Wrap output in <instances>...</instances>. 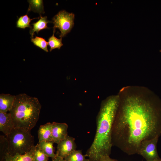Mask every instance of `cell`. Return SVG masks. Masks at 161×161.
<instances>
[{
	"mask_svg": "<svg viewBox=\"0 0 161 161\" xmlns=\"http://www.w3.org/2000/svg\"><path fill=\"white\" fill-rule=\"evenodd\" d=\"M118 95L112 146L129 155L137 154L143 141L161 135V100L150 90L140 87H124Z\"/></svg>",
	"mask_w": 161,
	"mask_h": 161,
	"instance_id": "cell-1",
	"label": "cell"
},
{
	"mask_svg": "<svg viewBox=\"0 0 161 161\" xmlns=\"http://www.w3.org/2000/svg\"><path fill=\"white\" fill-rule=\"evenodd\" d=\"M120 102L118 95L103 100L96 117V130L93 141L85 156L89 161H100L102 157L110 156L112 146V127Z\"/></svg>",
	"mask_w": 161,
	"mask_h": 161,
	"instance_id": "cell-2",
	"label": "cell"
},
{
	"mask_svg": "<svg viewBox=\"0 0 161 161\" xmlns=\"http://www.w3.org/2000/svg\"><path fill=\"white\" fill-rule=\"evenodd\" d=\"M41 107L36 97L25 93L16 95L13 105L9 111L14 128H21L30 131L38 120Z\"/></svg>",
	"mask_w": 161,
	"mask_h": 161,
	"instance_id": "cell-3",
	"label": "cell"
},
{
	"mask_svg": "<svg viewBox=\"0 0 161 161\" xmlns=\"http://www.w3.org/2000/svg\"><path fill=\"white\" fill-rule=\"evenodd\" d=\"M6 138L8 153L12 156L25 154L34 145L30 131L23 128H14Z\"/></svg>",
	"mask_w": 161,
	"mask_h": 161,
	"instance_id": "cell-4",
	"label": "cell"
},
{
	"mask_svg": "<svg viewBox=\"0 0 161 161\" xmlns=\"http://www.w3.org/2000/svg\"><path fill=\"white\" fill-rule=\"evenodd\" d=\"M75 17L74 13L64 10L59 12L53 17L52 21L54 25L53 29H59L61 32L60 38H62L70 32L74 25Z\"/></svg>",
	"mask_w": 161,
	"mask_h": 161,
	"instance_id": "cell-5",
	"label": "cell"
},
{
	"mask_svg": "<svg viewBox=\"0 0 161 161\" xmlns=\"http://www.w3.org/2000/svg\"><path fill=\"white\" fill-rule=\"evenodd\" d=\"M159 137L143 141L137 154L141 155L146 161H157L161 160L157 150Z\"/></svg>",
	"mask_w": 161,
	"mask_h": 161,
	"instance_id": "cell-6",
	"label": "cell"
},
{
	"mask_svg": "<svg viewBox=\"0 0 161 161\" xmlns=\"http://www.w3.org/2000/svg\"><path fill=\"white\" fill-rule=\"evenodd\" d=\"M75 138L68 135L58 144L56 155L64 159L76 150Z\"/></svg>",
	"mask_w": 161,
	"mask_h": 161,
	"instance_id": "cell-7",
	"label": "cell"
},
{
	"mask_svg": "<svg viewBox=\"0 0 161 161\" xmlns=\"http://www.w3.org/2000/svg\"><path fill=\"white\" fill-rule=\"evenodd\" d=\"M68 127L66 123L53 122L52 128V141L58 144L65 139L68 135Z\"/></svg>",
	"mask_w": 161,
	"mask_h": 161,
	"instance_id": "cell-8",
	"label": "cell"
},
{
	"mask_svg": "<svg viewBox=\"0 0 161 161\" xmlns=\"http://www.w3.org/2000/svg\"><path fill=\"white\" fill-rule=\"evenodd\" d=\"M14 128L13 119L10 113L0 112V131L6 136Z\"/></svg>",
	"mask_w": 161,
	"mask_h": 161,
	"instance_id": "cell-9",
	"label": "cell"
},
{
	"mask_svg": "<svg viewBox=\"0 0 161 161\" xmlns=\"http://www.w3.org/2000/svg\"><path fill=\"white\" fill-rule=\"evenodd\" d=\"M35 148L34 145L30 151L23 155L16 154L14 156L8 153L0 157V161H34L33 153Z\"/></svg>",
	"mask_w": 161,
	"mask_h": 161,
	"instance_id": "cell-10",
	"label": "cell"
},
{
	"mask_svg": "<svg viewBox=\"0 0 161 161\" xmlns=\"http://www.w3.org/2000/svg\"><path fill=\"white\" fill-rule=\"evenodd\" d=\"M16 97L9 94L0 95V112L7 113L11 109Z\"/></svg>",
	"mask_w": 161,
	"mask_h": 161,
	"instance_id": "cell-11",
	"label": "cell"
},
{
	"mask_svg": "<svg viewBox=\"0 0 161 161\" xmlns=\"http://www.w3.org/2000/svg\"><path fill=\"white\" fill-rule=\"evenodd\" d=\"M52 123H47L40 126L38 131L39 142L43 141H52Z\"/></svg>",
	"mask_w": 161,
	"mask_h": 161,
	"instance_id": "cell-12",
	"label": "cell"
},
{
	"mask_svg": "<svg viewBox=\"0 0 161 161\" xmlns=\"http://www.w3.org/2000/svg\"><path fill=\"white\" fill-rule=\"evenodd\" d=\"M51 22L47 19V16L42 17L40 15V19L37 22L32 24L33 26L30 28V30L31 38H33L34 33L35 32L38 34L39 31L41 30L49 29L47 26V24Z\"/></svg>",
	"mask_w": 161,
	"mask_h": 161,
	"instance_id": "cell-13",
	"label": "cell"
},
{
	"mask_svg": "<svg viewBox=\"0 0 161 161\" xmlns=\"http://www.w3.org/2000/svg\"><path fill=\"white\" fill-rule=\"evenodd\" d=\"M52 141H43L39 142V146L43 152L48 157L54 158L56 156L54 153V148Z\"/></svg>",
	"mask_w": 161,
	"mask_h": 161,
	"instance_id": "cell-14",
	"label": "cell"
},
{
	"mask_svg": "<svg viewBox=\"0 0 161 161\" xmlns=\"http://www.w3.org/2000/svg\"><path fill=\"white\" fill-rule=\"evenodd\" d=\"M27 1L29 4L28 12L32 11L39 13L40 15H41V14L44 13L43 0H30Z\"/></svg>",
	"mask_w": 161,
	"mask_h": 161,
	"instance_id": "cell-15",
	"label": "cell"
},
{
	"mask_svg": "<svg viewBox=\"0 0 161 161\" xmlns=\"http://www.w3.org/2000/svg\"><path fill=\"white\" fill-rule=\"evenodd\" d=\"M85 155L83 154L81 150H75L66 157V161H89L86 158Z\"/></svg>",
	"mask_w": 161,
	"mask_h": 161,
	"instance_id": "cell-16",
	"label": "cell"
},
{
	"mask_svg": "<svg viewBox=\"0 0 161 161\" xmlns=\"http://www.w3.org/2000/svg\"><path fill=\"white\" fill-rule=\"evenodd\" d=\"M39 17L30 19L27 14L21 16L18 18L16 22V27L18 28L25 29L27 27L31 28L32 26L30 24L31 21L35 19H38Z\"/></svg>",
	"mask_w": 161,
	"mask_h": 161,
	"instance_id": "cell-17",
	"label": "cell"
},
{
	"mask_svg": "<svg viewBox=\"0 0 161 161\" xmlns=\"http://www.w3.org/2000/svg\"><path fill=\"white\" fill-rule=\"evenodd\" d=\"M55 29H53L52 35L48 38V44L50 47V52L56 48L60 49L63 45L62 42V38L58 39L55 36Z\"/></svg>",
	"mask_w": 161,
	"mask_h": 161,
	"instance_id": "cell-18",
	"label": "cell"
},
{
	"mask_svg": "<svg viewBox=\"0 0 161 161\" xmlns=\"http://www.w3.org/2000/svg\"><path fill=\"white\" fill-rule=\"evenodd\" d=\"M31 41L35 46L42 49L46 52H48L47 49L48 42L42 37L36 36L34 38H31Z\"/></svg>",
	"mask_w": 161,
	"mask_h": 161,
	"instance_id": "cell-19",
	"label": "cell"
},
{
	"mask_svg": "<svg viewBox=\"0 0 161 161\" xmlns=\"http://www.w3.org/2000/svg\"><path fill=\"white\" fill-rule=\"evenodd\" d=\"M48 157L39 148L38 143L35 145L33 153L34 161H48Z\"/></svg>",
	"mask_w": 161,
	"mask_h": 161,
	"instance_id": "cell-20",
	"label": "cell"
},
{
	"mask_svg": "<svg viewBox=\"0 0 161 161\" xmlns=\"http://www.w3.org/2000/svg\"><path fill=\"white\" fill-rule=\"evenodd\" d=\"M100 161H118L112 158L110 156H105L101 157Z\"/></svg>",
	"mask_w": 161,
	"mask_h": 161,
	"instance_id": "cell-21",
	"label": "cell"
},
{
	"mask_svg": "<svg viewBox=\"0 0 161 161\" xmlns=\"http://www.w3.org/2000/svg\"><path fill=\"white\" fill-rule=\"evenodd\" d=\"M52 159V161H66L64 159L57 155Z\"/></svg>",
	"mask_w": 161,
	"mask_h": 161,
	"instance_id": "cell-22",
	"label": "cell"
},
{
	"mask_svg": "<svg viewBox=\"0 0 161 161\" xmlns=\"http://www.w3.org/2000/svg\"><path fill=\"white\" fill-rule=\"evenodd\" d=\"M161 161V160H158V161Z\"/></svg>",
	"mask_w": 161,
	"mask_h": 161,
	"instance_id": "cell-23",
	"label": "cell"
}]
</instances>
